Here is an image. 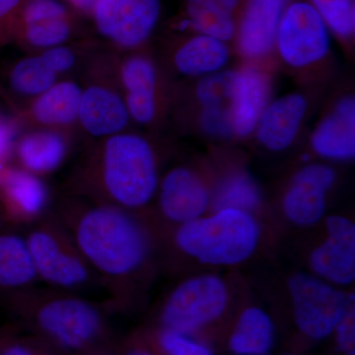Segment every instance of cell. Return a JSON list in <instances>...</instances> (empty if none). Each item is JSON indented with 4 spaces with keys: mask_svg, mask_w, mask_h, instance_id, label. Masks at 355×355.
<instances>
[{
    "mask_svg": "<svg viewBox=\"0 0 355 355\" xmlns=\"http://www.w3.org/2000/svg\"><path fill=\"white\" fill-rule=\"evenodd\" d=\"M106 294L110 312L127 304L130 282L147 265L150 239L132 211L67 196L51 210Z\"/></svg>",
    "mask_w": 355,
    "mask_h": 355,
    "instance_id": "6da1fadb",
    "label": "cell"
},
{
    "mask_svg": "<svg viewBox=\"0 0 355 355\" xmlns=\"http://www.w3.org/2000/svg\"><path fill=\"white\" fill-rule=\"evenodd\" d=\"M158 183L153 144L123 132L98 140L72 173L69 195L133 212L151 202Z\"/></svg>",
    "mask_w": 355,
    "mask_h": 355,
    "instance_id": "7a4b0ae2",
    "label": "cell"
},
{
    "mask_svg": "<svg viewBox=\"0 0 355 355\" xmlns=\"http://www.w3.org/2000/svg\"><path fill=\"white\" fill-rule=\"evenodd\" d=\"M11 302L35 336L60 355H81L114 345L109 311L81 294L34 286L14 292Z\"/></svg>",
    "mask_w": 355,
    "mask_h": 355,
    "instance_id": "3957f363",
    "label": "cell"
},
{
    "mask_svg": "<svg viewBox=\"0 0 355 355\" xmlns=\"http://www.w3.org/2000/svg\"><path fill=\"white\" fill-rule=\"evenodd\" d=\"M259 226L249 212L218 210L214 216L181 224L175 244L183 253L209 265H236L258 245Z\"/></svg>",
    "mask_w": 355,
    "mask_h": 355,
    "instance_id": "277c9868",
    "label": "cell"
},
{
    "mask_svg": "<svg viewBox=\"0 0 355 355\" xmlns=\"http://www.w3.org/2000/svg\"><path fill=\"white\" fill-rule=\"evenodd\" d=\"M39 280L51 288L81 294L101 288L71 236L51 211L25 237Z\"/></svg>",
    "mask_w": 355,
    "mask_h": 355,
    "instance_id": "5b68a950",
    "label": "cell"
},
{
    "mask_svg": "<svg viewBox=\"0 0 355 355\" xmlns=\"http://www.w3.org/2000/svg\"><path fill=\"white\" fill-rule=\"evenodd\" d=\"M227 289L214 275H200L179 284L166 298L160 321L164 329L190 333L214 321L227 304Z\"/></svg>",
    "mask_w": 355,
    "mask_h": 355,
    "instance_id": "8992f818",
    "label": "cell"
},
{
    "mask_svg": "<svg viewBox=\"0 0 355 355\" xmlns=\"http://www.w3.org/2000/svg\"><path fill=\"white\" fill-rule=\"evenodd\" d=\"M161 0H98L91 13L96 33L114 49L142 46L160 19Z\"/></svg>",
    "mask_w": 355,
    "mask_h": 355,
    "instance_id": "52a82bcc",
    "label": "cell"
},
{
    "mask_svg": "<svg viewBox=\"0 0 355 355\" xmlns=\"http://www.w3.org/2000/svg\"><path fill=\"white\" fill-rule=\"evenodd\" d=\"M80 18L64 0H27L18 14L12 42L34 53L73 43L81 31Z\"/></svg>",
    "mask_w": 355,
    "mask_h": 355,
    "instance_id": "ba28073f",
    "label": "cell"
},
{
    "mask_svg": "<svg viewBox=\"0 0 355 355\" xmlns=\"http://www.w3.org/2000/svg\"><path fill=\"white\" fill-rule=\"evenodd\" d=\"M289 291L298 328L306 336L323 338L335 330L354 298L305 273L289 279Z\"/></svg>",
    "mask_w": 355,
    "mask_h": 355,
    "instance_id": "9c48e42d",
    "label": "cell"
},
{
    "mask_svg": "<svg viewBox=\"0 0 355 355\" xmlns=\"http://www.w3.org/2000/svg\"><path fill=\"white\" fill-rule=\"evenodd\" d=\"M275 44L287 64L306 67L322 60L328 53V27L311 3L292 2L280 20Z\"/></svg>",
    "mask_w": 355,
    "mask_h": 355,
    "instance_id": "30bf717a",
    "label": "cell"
},
{
    "mask_svg": "<svg viewBox=\"0 0 355 355\" xmlns=\"http://www.w3.org/2000/svg\"><path fill=\"white\" fill-rule=\"evenodd\" d=\"M130 121L123 95L114 87V74L83 86L78 125L89 137L98 141L125 132Z\"/></svg>",
    "mask_w": 355,
    "mask_h": 355,
    "instance_id": "8fae6325",
    "label": "cell"
},
{
    "mask_svg": "<svg viewBox=\"0 0 355 355\" xmlns=\"http://www.w3.org/2000/svg\"><path fill=\"white\" fill-rule=\"evenodd\" d=\"M0 193L7 216L15 223L33 225L51 211L48 184L18 166L4 167Z\"/></svg>",
    "mask_w": 355,
    "mask_h": 355,
    "instance_id": "7c38bea8",
    "label": "cell"
},
{
    "mask_svg": "<svg viewBox=\"0 0 355 355\" xmlns=\"http://www.w3.org/2000/svg\"><path fill=\"white\" fill-rule=\"evenodd\" d=\"M326 241L310 257L313 272L338 284H349L355 277V226L342 216L327 219Z\"/></svg>",
    "mask_w": 355,
    "mask_h": 355,
    "instance_id": "4fadbf2b",
    "label": "cell"
},
{
    "mask_svg": "<svg viewBox=\"0 0 355 355\" xmlns=\"http://www.w3.org/2000/svg\"><path fill=\"white\" fill-rule=\"evenodd\" d=\"M116 74L130 120L150 123L157 112V69L153 60L140 53L128 55L121 60Z\"/></svg>",
    "mask_w": 355,
    "mask_h": 355,
    "instance_id": "5bb4252c",
    "label": "cell"
},
{
    "mask_svg": "<svg viewBox=\"0 0 355 355\" xmlns=\"http://www.w3.org/2000/svg\"><path fill=\"white\" fill-rule=\"evenodd\" d=\"M159 209L174 223L200 218L209 203V191L200 178L187 168L170 170L159 187Z\"/></svg>",
    "mask_w": 355,
    "mask_h": 355,
    "instance_id": "9a60e30c",
    "label": "cell"
},
{
    "mask_svg": "<svg viewBox=\"0 0 355 355\" xmlns=\"http://www.w3.org/2000/svg\"><path fill=\"white\" fill-rule=\"evenodd\" d=\"M289 4L291 0H247L237 27L238 43L245 55L259 58L270 53Z\"/></svg>",
    "mask_w": 355,
    "mask_h": 355,
    "instance_id": "2e32d148",
    "label": "cell"
},
{
    "mask_svg": "<svg viewBox=\"0 0 355 355\" xmlns=\"http://www.w3.org/2000/svg\"><path fill=\"white\" fill-rule=\"evenodd\" d=\"M83 86L73 80H58L43 94L33 99L26 110L25 120L40 128L67 130L78 125Z\"/></svg>",
    "mask_w": 355,
    "mask_h": 355,
    "instance_id": "e0dca14e",
    "label": "cell"
},
{
    "mask_svg": "<svg viewBox=\"0 0 355 355\" xmlns=\"http://www.w3.org/2000/svg\"><path fill=\"white\" fill-rule=\"evenodd\" d=\"M13 149L18 167L43 177L64 165L69 157L70 141L62 130L37 128L16 139Z\"/></svg>",
    "mask_w": 355,
    "mask_h": 355,
    "instance_id": "ac0fdd59",
    "label": "cell"
},
{
    "mask_svg": "<svg viewBox=\"0 0 355 355\" xmlns=\"http://www.w3.org/2000/svg\"><path fill=\"white\" fill-rule=\"evenodd\" d=\"M270 80L260 70L247 67L236 72L231 119L233 132L246 137L258 125L270 95Z\"/></svg>",
    "mask_w": 355,
    "mask_h": 355,
    "instance_id": "d6986e66",
    "label": "cell"
},
{
    "mask_svg": "<svg viewBox=\"0 0 355 355\" xmlns=\"http://www.w3.org/2000/svg\"><path fill=\"white\" fill-rule=\"evenodd\" d=\"M312 146L319 155L347 160L355 155V102L343 98L313 133Z\"/></svg>",
    "mask_w": 355,
    "mask_h": 355,
    "instance_id": "ffe728a7",
    "label": "cell"
},
{
    "mask_svg": "<svg viewBox=\"0 0 355 355\" xmlns=\"http://www.w3.org/2000/svg\"><path fill=\"white\" fill-rule=\"evenodd\" d=\"M306 108V100L299 94L284 96L266 107L258 123V137L263 146L272 151L284 150L291 146Z\"/></svg>",
    "mask_w": 355,
    "mask_h": 355,
    "instance_id": "44dd1931",
    "label": "cell"
},
{
    "mask_svg": "<svg viewBox=\"0 0 355 355\" xmlns=\"http://www.w3.org/2000/svg\"><path fill=\"white\" fill-rule=\"evenodd\" d=\"M242 0H187L184 16L198 34L226 42L237 32Z\"/></svg>",
    "mask_w": 355,
    "mask_h": 355,
    "instance_id": "7402d4cb",
    "label": "cell"
},
{
    "mask_svg": "<svg viewBox=\"0 0 355 355\" xmlns=\"http://www.w3.org/2000/svg\"><path fill=\"white\" fill-rule=\"evenodd\" d=\"M228 57L225 42L198 34L177 49L173 60L180 73L198 76L216 73L226 64Z\"/></svg>",
    "mask_w": 355,
    "mask_h": 355,
    "instance_id": "603a6c76",
    "label": "cell"
},
{
    "mask_svg": "<svg viewBox=\"0 0 355 355\" xmlns=\"http://www.w3.org/2000/svg\"><path fill=\"white\" fill-rule=\"evenodd\" d=\"M38 282L25 237L10 233L0 235V288L14 293Z\"/></svg>",
    "mask_w": 355,
    "mask_h": 355,
    "instance_id": "cb8c5ba5",
    "label": "cell"
},
{
    "mask_svg": "<svg viewBox=\"0 0 355 355\" xmlns=\"http://www.w3.org/2000/svg\"><path fill=\"white\" fill-rule=\"evenodd\" d=\"M273 324L259 308H249L238 320L230 338V349L238 355H265L272 349Z\"/></svg>",
    "mask_w": 355,
    "mask_h": 355,
    "instance_id": "d4e9b609",
    "label": "cell"
},
{
    "mask_svg": "<svg viewBox=\"0 0 355 355\" xmlns=\"http://www.w3.org/2000/svg\"><path fill=\"white\" fill-rule=\"evenodd\" d=\"M60 80L38 53L27 55L15 62L7 71V84L14 94L32 101Z\"/></svg>",
    "mask_w": 355,
    "mask_h": 355,
    "instance_id": "484cf974",
    "label": "cell"
},
{
    "mask_svg": "<svg viewBox=\"0 0 355 355\" xmlns=\"http://www.w3.org/2000/svg\"><path fill=\"white\" fill-rule=\"evenodd\" d=\"M326 191L313 184L294 181L284 198L286 216L298 225H311L323 216Z\"/></svg>",
    "mask_w": 355,
    "mask_h": 355,
    "instance_id": "4316f807",
    "label": "cell"
},
{
    "mask_svg": "<svg viewBox=\"0 0 355 355\" xmlns=\"http://www.w3.org/2000/svg\"><path fill=\"white\" fill-rule=\"evenodd\" d=\"M260 190L256 182L245 173L229 178L217 191L216 209H237L249 212L260 203Z\"/></svg>",
    "mask_w": 355,
    "mask_h": 355,
    "instance_id": "83f0119b",
    "label": "cell"
},
{
    "mask_svg": "<svg viewBox=\"0 0 355 355\" xmlns=\"http://www.w3.org/2000/svg\"><path fill=\"white\" fill-rule=\"evenodd\" d=\"M236 72L212 73L202 79L197 87L202 109L225 110L231 113Z\"/></svg>",
    "mask_w": 355,
    "mask_h": 355,
    "instance_id": "f1b7e54d",
    "label": "cell"
},
{
    "mask_svg": "<svg viewBox=\"0 0 355 355\" xmlns=\"http://www.w3.org/2000/svg\"><path fill=\"white\" fill-rule=\"evenodd\" d=\"M327 27L340 38L349 39L355 31L354 0H311Z\"/></svg>",
    "mask_w": 355,
    "mask_h": 355,
    "instance_id": "f546056e",
    "label": "cell"
},
{
    "mask_svg": "<svg viewBox=\"0 0 355 355\" xmlns=\"http://www.w3.org/2000/svg\"><path fill=\"white\" fill-rule=\"evenodd\" d=\"M83 44L84 42L81 41L79 44H62L37 53L46 67L60 77L73 71L77 65L80 64L81 53H84L81 49Z\"/></svg>",
    "mask_w": 355,
    "mask_h": 355,
    "instance_id": "4dcf8cb0",
    "label": "cell"
},
{
    "mask_svg": "<svg viewBox=\"0 0 355 355\" xmlns=\"http://www.w3.org/2000/svg\"><path fill=\"white\" fill-rule=\"evenodd\" d=\"M158 343L166 355H211L207 347L191 340L186 334L168 329L159 334Z\"/></svg>",
    "mask_w": 355,
    "mask_h": 355,
    "instance_id": "1f68e13d",
    "label": "cell"
},
{
    "mask_svg": "<svg viewBox=\"0 0 355 355\" xmlns=\"http://www.w3.org/2000/svg\"><path fill=\"white\" fill-rule=\"evenodd\" d=\"M27 0H0V46L12 42L18 14Z\"/></svg>",
    "mask_w": 355,
    "mask_h": 355,
    "instance_id": "d6a6232c",
    "label": "cell"
},
{
    "mask_svg": "<svg viewBox=\"0 0 355 355\" xmlns=\"http://www.w3.org/2000/svg\"><path fill=\"white\" fill-rule=\"evenodd\" d=\"M202 125L209 135L228 137L233 133L231 113L225 110L202 109Z\"/></svg>",
    "mask_w": 355,
    "mask_h": 355,
    "instance_id": "836d02e7",
    "label": "cell"
},
{
    "mask_svg": "<svg viewBox=\"0 0 355 355\" xmlns=\"http://www.w3.org/2000/svg\"><path fill=\"white\" fill-rule=\"evenodd\" d=\"M335 171L331 168L326 165L313 164L303 168L296 175L294 181L313 184L328 193L331 187L335 183Z\"/></svg>",
    "mask_w": 355,
    "mask_h": 355,
    "instance_id": "e575fe53",
    "label": "cell"
},
{
    "mask_svg": "<svg viewBox=\"0 0 355 355\" xmlns=\"http://www.w3.org/2000/svg\"><path fill=\"white\" fill-rule=\"evenodd\" d=\"M338 347L347 355H354L355 316L354 302L349 306L345 316L336 326Z\"/></svg>",
    "mask_w": 355,
    "mask_h": 355,
    "instance_id": "d590c367",
    "label": "cell"
},
{
    "mask_svg": "<svg viewBox=\"0 0 355 355\" xmlns=\"http://www.w3.org/2000/svg\"><path fill=\"white\" fill-rule=\"evenodd\" d=\"M1 355H60L41 338L33 336L31 340L15 343L7 347Z\"/></svg>",
    "mask_w": 355,
    "mask_h": 355,
    "instance_id": "8d00e7d4",
    "label": "cell"
},
{
    "mask_svg": "<svg viewBox=\"0 0 355 355\" xmlns=\"http://www.w3.org/2000/svg\"><path fill=\"white\" fill-rule=\"evenodd\" d=\"M15 135L16 125L11 121L0 118V163L2 164L13 150Z\"/></svg>",
    "mask_w": 355,
    "mask_h": 355,
    "instance_id": "74e56055",
    "label": "cell"
},
{
    "mask_svg": "<svg viewBox=\"0 0 355 355\" xmlns=\"http://www.w3.org/2000/svg\"><path fill=\"white\" fill-rule=\"evenodd\" d=\"M64 1L77 15L90 19L91 13L98 0H64Z\"/></svg>",
    "mask_w": 355,
    "mask_h": 355,
    "instance_id": "f35d334b",
    "label": "cell"
},
{
    "mask_svg": "<svg viewBox=\"0 0 355 355\" xmlns=\"http://www.w3.org/2000/svg\"><path fill=\"white\" fill-rule=\"evenodd\" d=\"M81 355H116V354H114V345H112V347L93 350V352H87V354Z\"/></svg>",
    "mask_w": 355,
    "mask_h": 355,
    "instance_id": "ab89813d",
    "label": "cell"
},
{
    "mask_svg": "<svg viewBox=\"0 0 355 355\" xmlns=\"http://www.w3.org/2000/svg\"><path fill=\"white\" fill-rule=\"evenodd\" d=\"M123 355H155L149 352L148 350L139 349V347H130L123 352Z\"/></svg>",
    "mask_w": 355,
    "mask_h": 355,
    "instance_id": "60d3db41",
    "label": "cell"
},
{
    "mask_svg": "<svg viewBox=\"0 0 355 355\" xmlns=\"http://www.w3.org/2000/svg\"><path fill=\"white\" fill-rule=\"evenodd\" d=\"M6 166L0 163V187H1V181H2V173H3V169Z\"/></svg>",
    "mask_w": 355,
    "mask_h": 355,
    "instance_id": "b9f144b4",
    "label": "cell"
}]
</instances>
